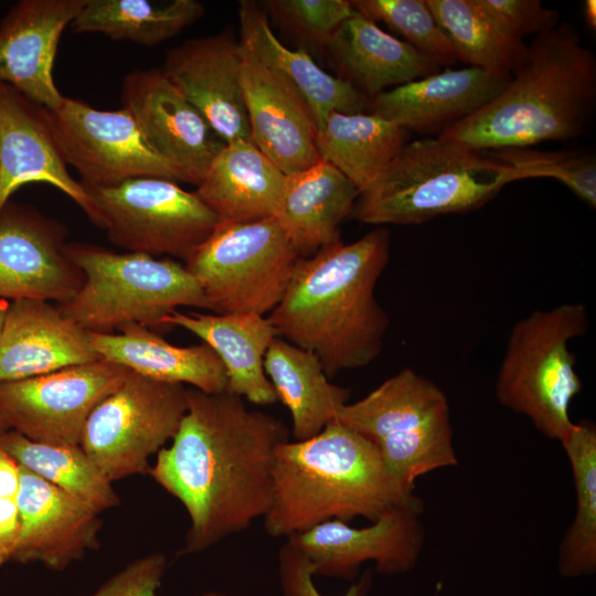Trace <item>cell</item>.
<instances>
[{
    "label": "cell",
    "mask_w": 596,
    "mask_h": 596,
    "mask_svg": "<svg viewBox=\"0 0 596 596\" xmlns=\"http://www.w3.org/2000/svg\"><path fill=\"white\" fill-rule=\"evenodd\" d=\"M512 35L523 40L554 29L560 23V13L545 8L540 0H477Z\"/></svg>",
    "instance_id": "60d3db41"
},
{
    "label": "cell",
    "mask_w": 596,
    "mask_h": 596,
    "mask_svg": "<svg viewBox=\"0 0 596 596\" xmlns=\"http://www.w3.org/2000/svg\"><path fill=\"white\" fill-rule=\"evenodd\" d=\"M510 78L473 66L445 67L379 94L370 100L368 111L409 132L440 135L491 102Z\"/></svg>",
    "instance_id": "603a6c76"
},
{
    "label": "cell",
    "mask_w": 596,
    "mask_h": 596,
    "mask_svg": "<svg viewBox=\"0 0 596 596\" xmlns=\"http://www.w3.org/2000/svg\"><path fill=\"white\" fill-rule=\"evenodd\" d=\"M65 249L84 280L70 300L56 305L87 331L113 332L128 323L163 326L179 307L211 311L196 279L179 262L83 242H67Z\"/></svg>",
    "instance_id": "8992f818"
},
{
    "label": "cell",
    "mask_w": 596,
    "mask_h": 596,
    "mask_svg": "<svg viewBox=\"0 0 596 596\" xmlns=\"http://www.w3.org/2000/svg\"><path fill=\"white\" fill-rule=\"evenodd\" d=\"M120 99L151 149L177 181L198 187L225 142L160 68L135 70L121 83Z\"/></svg>",
    "instance_id": "5bb4252c"
},
{
    "label": "cell",
    "mask_w": 596,
    "mask_h": 596,
    "mask_svg": "<svg viewBox=\"0 0 596 596\" xmlns=\"http://www.w3.org/2000/svg\"><path fill=\"white\" fill-rule=\"evenodd\" d=\"M301 257L274 217L220 221L184 263L215 313L272 312Z\"/></svg>",
    "instance_id": "ba28073f"
},
{
    "label": "cell",
    "mask_w": 596,
    "mask_h": 596,
    "mask_svg": "<svg viewBox=\"0 0 596 596\" xmlns=\"http://www.w3.org/2000/svg\"><path fill=\"white\" fill-rule=\"evenodd\" d=\"M596 105V56L568 22L534 36L525 61L487 105L437 137L472 151L581 137Z\"/></svg>",
    "instance_id": "3957f363"
},
{
    "label": "cell",
    "mask_w": 596,
    "mask_h": 596,
    "mask_svg": "<svg viewBox=\"0 0 596 596\" xmlns=\"http://www.w3.org/2000/svg\"><path fill=\"white\" fill-rule=\"evenodd\" d=\"M19 530L18 498L0 497V567L11 562Z\"/></svg>",
    "instance_id": "b9f144b4"
},
{
    "label": "cell",
    "mask_w": 596,
    "mask_h": 596,
    "mask_svg": "<svg viewBox=\"0 0 596 596\" xmlns=\"http://www.w3.org/2000/svg\"><path fill=\"white\" fill-rule=\"evenodd\" d=\"M286 174L251 140L225 143L212 162L198 196L225 222L274 217Z\"/></svg>",
    "instance_id": "f1b7e54d"
},
{
    "label": "cell",
    "mask_w": 596,
    "mask_h": 596,
    "mask_svg": "<svg viewBox=\"0 0 596 596\" xmlns=\"http://www.w3.org/2000/svg\"><path fill=\"white\" fill-rule=\"evenodd\" d=\"M130 370L98 359L33 377L0 382V433L31 440L79 445L92 411Z\"/></svg>",
    "instance_id": "8fae6325"
},
{
    "label": "cell",
    "mask_w": 596,
    "mask_h": 596,
    "mask_svg": "<svg viewBox=\"0 0 596 596\" xmlns=\"http://www.w3.org/2000/svg\"><path fill=\"white\" fill-rule=\"evenodd\" d=\"M187 391L131 371L92 411L81 447L110 482L148 475L151 456L172 440L187 412Z\"/></svg>",
    "instance_id": "9c48e42d"
},
{
    "label": "cell",
    "mask_w": 596,
    "mask_h": 596,
    "mask_svg": "<svg viewBox=\"0 0 596 596\" xmlns=\"http://www.w3.org/2000/svg\"><path fill=\"white\" fill-rule=\"evenodd\" d=\"M409 131L372 113H331L317 130L321 160L349 179L360 194L392 166L407 143Z\"/></svg>",
    "instance_id": "f546056e"
},
{
    "label": "cell",
    "mask_w": 596,
    "mask_h": 596,
    "mask_svg": "<svg viewBox=\"0 0 596 596\" xmlns=\"http://www.w3.org/2000/svg\"><path fill=\"white\" fill-rule=\"evenodd\" d=\"M61 155L87 187H111L139 177L177 181L124 107L102 110L65 97L49 110Z\"/></svg>",
    "instance_id": "7c38bea8"
},
{
    "label": "cell",
    "mask_w": 596,
    "mask_h": 596,
    "mask_svg": "<svg viewBox=\"0 0 596 596\" xmlns=\"http://www.w3.org/2000/svg\"><path fill=\"white\" fill-rule=\"evenodd\" d=\"M360 195L355 185L330 163L286 175L274 219L301 258L340 241L339 226L352 214Z\"/></svg>",
    "instance_id": "83f0119b"
},
{
    "label": "cell",
    "mask_w": 596,
    "mask_h": 596,
    "mask_svg": "<svg viewBox=\"0 0 596 596\" xmlns=\"http://www.w3.org/2000/svg\"><path fill=\"white\" fill-rule=\"evenodd\" d=\"M0 450L22 468L78 498L99 514L120 503L113 482L81 445L39 443L7 430L0 433Z\"/></svg>",
    "instance_id": "836d02e7"
},
{
    "label": "cell",
    "mask_w": 596,
    "mask_h": 596,
    "mask_svg": "<svg viewBox=\"0 0 596 596\" xmlns=\"http://www.w3.org/2000/svg\"><path fill=\"white\" fill-rule=\"evenodd\" d=\"M326 50L337 77L370 100L389 87L440 71L435 62L356 10L337 29Z\"/></svg>",
    "instance_id": "cb8c5ba5"
},
{
    "label": "cell",
    "mask_w": 596,
    "mask_h": 596,
    "mask_svg": "<svg viewBox=\"0 0 596 596\" xmlns=\"http://www.w3.org/2000/svg\"><path fill=\"white\" fill-rule=\"evenodd\" d=\"M509 167L485 152L439 137L407 142L386 172L362 192L351 216L385 226L417 225L439 215L477 210L509 183Z\"/></svg>",
    "instance_id": "5b68a950"
},
{
    "label": "cell",
    "mask_w": 596,
    "mask_h": 596,
    "mask_svg": "<svg viewBox=\"0 0 596 596\" xmlns=\"http://www.w3.org/2000/svg\"><path fill=\"white\" fill-rule=\"evenodd\" d=\"M240 43L276 72L305 102L317 130L336 111L368 110L370 99L347 82L321 70L306 50H290L275 35L266 11L253 1L240 4Z\"/></svg>",
    "instance_id": "484cf974"
},
{
    "label": "cell",
    "mask_w": 596,
    "mask_h": 596,
    "mask_svg": "<svg viewBox=\"0 0 596 596\" xmlns=\"http://www.w3.org/2000/svg\"><path fill=\"white\" fill-rule=\"evenodd\" d=\"M100 359L88 331L56 304L10 301L0 334V382L47 374Z\"/></svg>",
    "instance_id": "7402d4cb"
},
{
    "label": "cell",
    "mask_w": 596,
    "mask_h": 596,
    "mask_svg": "<svg viewBox=\"0 0 596 596\" xmlns=\"http://www.w3.org/2000/svg\"><path fill=\"white\" fill-rule=\"evenodd\" d=\"M118 331H88L100 359L156 381L190 385L206 393L225 391V368L206 343L178 347L138 323L125 324Z\"/></svg>",
    "instance_id": "4316f807"
},
{
    "label": "cell",
    "mask_w": 596,
    "mask_h": 596,
    "mask_svg": "<svg viewBox=\"0 0 596 596\" xmlns=\"http://www.w3.org/2000/svg\"><path fill=\"white\" fill-rule=\"evenodd\" d=\"M104 220L107 238L132 253L184 260L206 241L217 215L178 182L139 177L111 187L83 185Z\"/></svg>",
    "instance_id": "30bf717a"
},
{
    "label": "cell",
    "mask_w": 596,
    "mask_h": 596,
    "mask_svg": "<svg viewBox=\"0 0 596 596\" xmlns=\"http://www.w3.org/2000/svg\"><path fill=\"white\" fill-rule=\"evenodd\" d=\"M588 327L582 302L534 310L512 327L499 366L494 384L499 403L526 416L554 440H563L574 425L570 405L583 383L570 341L585 334Z\"/></svg>",
    "instance_id": "52a82bcc"
},
{
    "label": "cell",
    "mask_w": 596,
    "mask_h": 596,
    "mask_svg": "<svg viewBox=\"0 0 596 596\" xmlns=\"http://www.w3.org/2000/svg\"><path fill=\"white\" fill-rule=\"evenodd\" d=\"M278 581L281 596H322L313 583V568L307 555L289 539L278 550ZM372 584L366 572L342 596H365Z\"/></svg>",
    "instance_id": "f35d334b"
},
{
    "label": "cell",
    "mask_w": 596,
    "mask_h": 596,
    "mask_svg": "<svg viewBox=\"0 0 596 596\" xmlns=\"http://www.w3.org/2000/svg\"><path fill=\"white\" fill-rule=\"evenodd\" d=\"M21 468L20 530L11 562L62 572L99 547V513L78 498Z\"/></svg>",
    "instance_id": "d6986e66"
},
{
    "label": "cell",
    "mask_w": 596,
    "mask_h": 596,
    "mask_svg": "<svg viewBox=\"0 0 596 596\" xmlns=\"http://www.w3.org/2000/svg\"><path fill=\"white\" fill-rule=\"evenodd\" d=\"M241 53V84L252 142L286 175L319 162L317 126L308 106L242 44Z\"/></svg>",
    "instance_id": "ffe728a7"
},
{
    "label": "cell",
    "mask_w": 596,
    "mask_h": 596,
    "mask_svg": "<svg viewBox=\"0 0 596 596\" xmlns=\"http://www.w3.org/2000/svg\"><path fill=\"white\" fill-rule=\"evenodd\" d=\"M10 301L6 299H0V334L6 319V315L9 308Z\"/></svg>",
    "instance_id": "f6af8a7d"
},
{
    "label": "cell",
    "mask_w": 596,
    "mask_h": 596,
    "mask_svg": "<svg viewBox=\"0 0 596 596\" xmlns=\"http://www.w3.org/2000/svg\"><path fill=\"white\" fill-rule=\"evenodd\" d=\"M264 370L291 415L295 440L320 433L348 403L350 391L330 382L312 352L280 337L267 349Z\"/></svg>",
    "instance_id": "4dcf8cb0"
},
{
    "label": "cell",
    "mask_w": 596,
    "mask_h": 596,
    "mask_svg": "<svg viewBox=\"0 0 596 596\" xmlns=\"http://www.w3.org/2000/svg\"><path fill=\"white\" fill-rule=\"evenodd\" d=\"M266 13L308 47L326 50L337 29L354 9L347 0H267Z\"/></svg>",
    "instance_id": "74e56055"
},
{
    "label": "cell",
    "mask_w": 596,
    "mask_h": 596,
    "mask_svg": "<svg viewBox=\"0 0 596 596\" xmlns=\"http://www.w3.org/2000/svg\"><path fill=\"white\" fill-rule=\"evenodd\" d=\"M509 167L519 180L553 178L590 207L596 206L595 156L577 150H539L533 147L482 151Z\"/></svg>",
    "instance_id": "8d00e7d4"
},
{
    "label": "cell",
    "mask_w": 596,
    "mask_h": 596,
    "mask_svg": "<svg viewBox=\"0 0 596 596\" xmlns=\"http://www.w3.org/2000/svg\"><path fill=\"white\" fill-rule=\"evenodd\" d=\"M86 0H21L0 24V82L11 85L49 110L64 96L53 78L54 60L64 29Z\"/></svg>",
    "instance_id": "44dd1931"
},
{
    "label": "cell",
    "mask_w": 596,
    "mask_h": 596,
    "mask_svg": "<svg viewBox=\"0 0 596 596\" xmlns=\"http://www.w3.org/2000/svg\"><path fill=\"white\" fill-rule=\"evenodd\" d=\"M187 403L171 445L148 475L185 508L181 553L196 554L267 514L275 450L288 438L283 422L226 391L188 387Z\"/></svg>",
    "instance_id": "6da1fadb"
},
{
    "label": "cell",
    "mask_w": 596,
    "mask_h": 596,
    "mask_svg": "<svg viewBox=\"0 0 596 596\" xmlns=\"http://www.w3.org/2000/svg\"><path fill=\"white\" fill-rule=\"evenodd\" d=\"M163 324L185 329L217 354L226 371V392L257 405H273L278 401L264 370L267 349L278 337L268 317L174 310Z\"/></svg>",
    "instance_id": "d4e9b609"
},
{
    "label": "cell",
    "mask_w": 596,
    "mask_h": 596,
    "mask_svg": "<svg viewBox=\"0 0 596 596\" xmlns=\"http://www.w3.org/2000/svg\"><path fill=\"white\" fill-rule=\"evenodd\" d=\"M457 60L494 75H512L528 45L512 35L477 0H425Z\"/></svg>",
    "instance_id": "d6a6232c"
},
{
    "label": "cell",
    "mask_w": 596,
    "mask_h": 596,
    "mask_svg": "<svg viewBox=\"0 0 596 596\" xmlns=\"http://www.w3.org/2000/svg\"><path fill=\"white\" fill-rule=\"evenodd\" d=\"M195 596H228V595L223 592L209 590V592H204L202 594L195 595Z\"/></svg>",
    "instance_id": "bcb514c9"
},
{
    "label": "cell",
    "mask_w": 596,
    "mask_h": 596,
    "mask_svg": "<svg viewBox=\"0 0 596 596\" xmlns=\"http://www.w3.org/2000/svg\"><path fill=\"white\" fill-rule=\"evenodd\" d=\"M273 501L264 517L273 538H289L331 520L371 522L423 503L386 468L376 445L338 421L305 440L275 450Z\"/></svg>",
    "instance_id": "277c9868"
},
{
    "label": "cell",
    "mask_w": 596,
    "mask_h": 596,
    "mask_svg": "<svg viewBox=\"0 0 596 596\" xmlns=\"http://www.w3.org/2000/svg\"><path fill=\"white\" fill-rule=\"evenodd\" d=\"M570 461L575 487V515L558 547L557 571L566 578L596 571V427L574 423L560 441Z\"/></svg>",
    "instance_id": "e575fe53"
},
{
    "label": "cell",
    "mask_w": 596,
    "mask_h": 596,
    "mask_svg": "<svg viewBox=\"0 0 596 596\" xmlns=\"http://www.w3.org/2000/svg\"><path fill=\"white\" fill-rule=\"evenodd\" d=\"M21 468L7 453L0 450V497L18 498Z\"/></svg>",
    "instance_id": "7bdbcfd3"
},
{
    "label": "cell",
    "mask_w": 596,
    "mask_h": 596,
    "mask_svg": "<svg viewBox=\"0 0 596 596\" xmlns=\"http://www.w3.org/2000/svg\"><path fill=\"white\" fill-rule=\"evenodd\" d=\"M68 235L60 221L10 200L0 211V299L70 300L84 276L66 253Z\"/></svg>",
    "instance_id": "9a60e30c"
},
{
    "label": "cell",
    "mask_w": 596,
    "mask_h": 596,
    "mask_svg": "<svg viewBox=\"0 0 596 596\" xmlns=\"http://www.w3.org/2000/svg\"><path fill=\"white\" fill-rule=\"evenodd\" d=\"M390 260V231L377 226L300 258L268 319L277 336L312 352L328 379L381 353L390 324L375 286Z\"/></svg>",
    "instance_id": "7a4b0ae2"
},
{
    "label": "cell",
    "mask_w": 596,
    "mask_h": 596,
    "mask_svg": "<svg viewBox=\"0 0 596 596\" xmlns=\"http://www.w3.org/2000/svg\"><path fill=\"white\" fill-rule=\"evenodd\" d=\"M334 421L373 441L386 460L421 456L453 438L446 394L411 368L344 404Z\"/></svg>",
    "instance_id": "4fadbf2b"
},
{
    "label": "cell",
    "mask_w": 596,
    "mask_h": 596,
    "mask_svg": "<svg viewBox=\"0 0 596 596\" xmlns=\"http://www.w3.org/2000/svg\"><path fill=\"white\" fill-rule=\"evenodd\" d=\"M583 7L585 23L588 29L594 31L596 29V1L586 0Z\"/></svg>",
    "instance_id": "ee69618b"
},
{
    "label": "cell",
    "mask_w": 596,
    "mask_h": 596,
    "mask_svg": "<svg viewBox=\"0 0 596 596\" xmlns=\"http://www.w3.org/2000/svg\"><path fill=\"white\" fill-rule=\"evenodd\" d=\"M354 10L370 20L385 23L407 44L438 66L457 63V55L425 0H353Z\"/></svg>",
    "instance_id": "d590c367"
},
{
    "label": "cell",
    "mask_w": 596,
    "mask_h": 596,
    "mask_svg": "<svg viewBox=\"0 0 596 596\" xmlns=\"http://www.w3.org/2000/svg\"><path fill=\"white\" fill-rule=\"evenodd\" d=\"M167 557L155 552L142 555L105 581L89 594L76 596H158Z\"/></svg>",
    "instance_id": "ab89813d"
},
{
    "label": "cell",
    "mask_w": 596,
    "mask_h": 596,
    "mask_svg": "<svg viewBox=\"0 0 596 596\" xmlns=\"http://www.w3.org/2000/svg\"><path fill=\"white\" fill-rule=\"evenodd\" d=\"M241 63L240 41L231 31H223L172 47L160 67L225 143L251 140Z\"/></svg>",
    "instance_id": "ac0fdd59"
},
{
    "label": "cell",
    "mask_w": 596,
    "mask_h": 596,
    "mask_svg": "<svg viewBox=\"0 0 596 596\" xmlns=\"http://www.w3.org/2000/svg\"><path fill=\"white\" fill-rule=\"evenodd\" d=\"M34 182L55 187L104 228L97 205L68 172L49 109L0 82V211L19 188Z\"/></svg>",
    "instance_id": "e0dca14e"
},
{
    "label": "cell",
    "mask_w": 596,
    "mask_h": 596,
    "mask_svg": "<svg viewBox=\"0 0 596 596\" xmlns=\"http://www.w3.org/2000/svg\"><path fill=\"white\" fill-rule=\"evenodd\" d=\"M203 13L196 0H86L70 28L75 33H100L153 46L178 35Z\"/></svg>",
    "instance_id": "1f68e13d"
},
{
    "label": "cell",
    "mask_w": 596,
    "mask_h": 596,
    "mask_svg": "<svg viewBox=\"0 0 596 596\" xmlns=\"http://www.w3.org/2000/svg\"><path fill=\"white\" fill-rule=\"evenodd\" d=\"M423 503L394 508L363 528L331 520L289 539L309 558L313 574L352 581L373 562L379 573L404 574L418 562L424 545Z\"/></svg>",
    "instance_id": "2e32d148"
}]
</instances>
